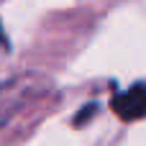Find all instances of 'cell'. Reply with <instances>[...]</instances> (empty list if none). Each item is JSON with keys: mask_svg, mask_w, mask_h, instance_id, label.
<instances>
[{"mask_svg": "<svg viewBox=\"0 0 146 146\" xmlns=\"http://www.w3.org/2000/svg\"><path fill=\"white\" fill-rule=\"evenodd\" d=\"M0 44H8L5 41V33H3V26H0Z\"/></svg>", "mask_w": 146, "mask_h": 146, "instance_id": "obj_3", "label": "cell"}, {"mask_svg": "<svg viewBox=\"0 0 146 146\" xmlns=\"http://www.w3.org/2000/svg\"><path fill=\"white\" fill-rule=\"evenodd\" d=\"M113 110L123 121H139V118H144L146 115V85L139 82V85L123 90L121 95H115Z\"/></svg>", "mask_w": 146, "mask_h": 146, "instance_id": "obj_2", "label": "cell"}, {"mask_svg": "<svg viewBox=\"0 0 146 146\" xmlns=\"http://www.w3.org/2000/svg\"><path fill=\"white\" fill-rule=\"evenodd\" d=\"M49 90V80L41 74H21L10 82H0V126L18 113L33 98H41Z\"/></svg>", "mask_w": 146, "mask_h": 146, "instance_id": "obj_1", "label": "cell"}]
</instances>
